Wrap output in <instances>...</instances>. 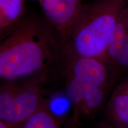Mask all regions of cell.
I'll list each match as a JSON object with an SVG mask.
<instances>
[{
    "mask_svg": "<svg viewBox=\"0 0 128 128\" xmlns=\"http://www.w3.org/2000/svg\"><path fill=\"white\" fill-rule=\"evenodd\" d=\"M62 48L58 35L46 20L26 16L1 40V78L15 81L48 71L62 56Z\"/></svg>",
    "mask_w": 128,
    "mask_h": 128,
    "instance_id": "obj_1",
    "label": "cell"
},
{
    "mask_svg": "<svg viewBox=\"0 0 128 128\" xmlns=\"http://www.w3.org/2000/svg\"><path fill=\"white\" fill-rule=\"evenodd\" d=\"M128 4V0H95L82 4L62 42V52L104 61L117 22Z\"/></svg>",
    "mask_w": 128,
    "mask_h": 128,
    "instance_id": "obj_2",
    "label": "cell"
},
{
    "mask_svg": "<svg viewBox=\"0 0 128 128\" xmlns=\"http://www.w3.org/2000/svg\"><path fill=\"white\" fill-rule=\"evenodd\" d=\"M48 71L35 74L26 82L8 81L1 87L0 120L21 128L45 102L42 84Z\"/></svg>",
    "mask_w": 128,
    "mask_h": 128,
    "instance_id": "obj_3",
    "label": "cell"
},
{
    "mask_svg": "<svg viewBox=\"0 0 128 128\" xmlns=\"http://www.w3.org/2000/svg\"><path fill=\"white\" fill-rule=\"evenodd\" d=\"M62 56L66 58L68 76L87 86L108 89L111 83V76L108 65L103 60L63 52Z\"/></svg>",
    "mask_w": 128,
    "mask_h": 128,
    "instance_id": "obj_4",
    "label": "cell"
},
{
    "mask_svg": "<svg viewBox=\"0 0 128 128\" xmlns=\"http://www.w3.org/2000/svg\"><path fill=\"white\" fill-rule=\"evenodd\" d=\"M106 89L87 86L68 76L65 95L71 103L74 118L78 121L82 116H88L101 108L106 98Z\"/></svg>",
    "mask_w": 128,
    "mask_h": 128,
    "instance_id": "obj_5",
    "label": "cell"
},
{
    "mask_svg": "<svg viewBox=\"0 0 128 128\" xmlns=\"http://www.w3.org/2000/svg\"><path fill=\"white\" fill-rule=\"evenodd\" d=\"M40 4L46 22L62 44L82 7L81 0H41Z\"/></svg>",
    "mask_w": 128,
    "mask_h": 128,
    "instance_id": "obj_6",
    "label": "cell"
},
{
    "mask_svg": "<svg viewBox=\"0 0 128 128\" xmlns=\"http://www.w3.org/2000/svg\"><path fill=\"white\" fill-rule=\"evenodd\" d=\"M107 123L116 128H128V76L115 87L106 108Z\"/></svg>",
    "mask_w": 128,
    "mask_h": 128,
    "instance_id": "obj_7",
    "label": "cell"
},
{
    "mask_svg": "<svg viewBox=\"0 0 128 128\" xmlns=\"http://www.w3.org/2000/svg\"><path fill=\"white\" fill-rule=\"evenodd\" d=\"M26 15L24 0H0V38L4 39Z\"/></svg>",
    "mask_w": 128,
    "mask_h": 128,
    "instance_id": "obj_8",
    "label": "cell"
},
{
    "mask_svg": "<svg viewBox=\"0 0 128 128\" xmlns=\"http://www.w3.org/2000/svg\"><path fill=\"white\" fill-rule=\"evenodd\" d=\"M128 37V4L118 19L112 40L106 54L104 61L108 65L110 72Z\"/></svg>",
    "mask_w": 128,
    "mask_h": 128,
    "instance_id": "obj_9",
    "label": "cell"
},
{
    "mask_svg": "<svg viewBox=\"0 0 128 128\" xmlns=\"http://www.w3.org/2000/svg\"><path fill=\"white\" fill-rule=\"evenodd\" d=\"M21 128H64L60 118L50 109L45 100L38 111L28 119Z\"/></svg>",
    "mask_w": 128,
    "mask_h": 128,
    "instance_id": "obj_10",
    "label": "cell"
},
{
    "mask_svg": "<svg viewBox=\"0 0 128 128\" xmlns=\"http://www.w3.org/2000/svg\"><path fill=\"white\" fill-rule=\"evenodd\" d=\"M128 73V37L122 48L115 63L110 70L111 82L112 80H116L118 76Z\"/></svg>",
    "mask_w": 128,
    "mask_h": 128,
    "instance_id": "obj_11",
    "label": "cell"
},
{
    "mask_svg": "<svg viewBox=\"0 0 128 128\" xmlns=\"http://www.w3.org/2000/svg\"><path fill=\"white\" fill-rule=\"evenodd\" d=\"M0 128H18L0 120Z\"/></svg>",
    "mask_w": 128,
    "mask_h": 128,
    "instance_id": "obj_12",
    "label": "cell"
},
{
    "mask_svg": "<svg viewBox=\"0 0 128 128\" xmlns=\"http://www.w3.org/2000/svg\"><path fill=\"white\" fill-rule=\"evenodd\" d=\"M98 128H116L113 126H112L110 124H108V123H103V124H101L100 126H98Z\"/></svg>",
    "mask_w": 128,
    "mask_h": 128,
    "instance_id": "obj_13",
    "label": "cell"
},
{
    "mask_svg": "<svg viewBox=\"0 0 128 128\" xmlns=\"http://www.w3.org/2000/svg\"><path fill=\"white\" fill-rule=\"evenodd\" d=\"M33 1H39V2H40L41 1V0H33Z\"/></svg>",
    "mask_w": 128,
    "mask_h": 128,
    "instance_id": "obj_14",
    "label": "cell"
}]
</instances>
